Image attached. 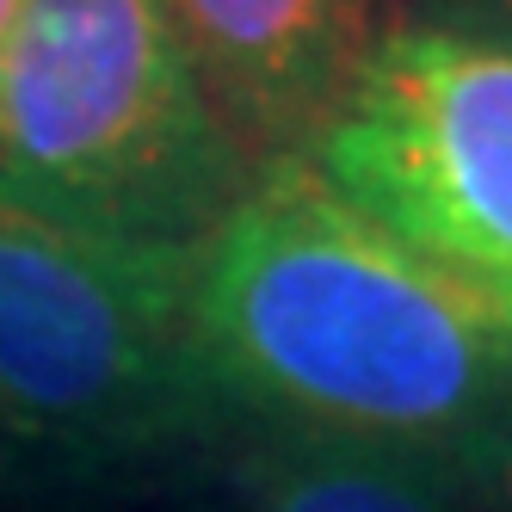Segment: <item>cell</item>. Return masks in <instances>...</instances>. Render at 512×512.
Listing matches in <instances>:
<instances>
[{
    "mask_svg": "<svg viewBox=\"0 0 512 512\" xmlns=\"http://www.w3.org/2000/svg\"><path fill=\"white\" fill-rule=\"evenodd\" d=\"M179 38L235 149L309 155L377 44V0H173Z\"/></svg>",
    "mask_w": 512,
    "mask_h": 512,
    "instance_id": "5b68a950",
    "label": "cell"
},
{
    "mask_svg": "<svg viewBox=\"0 0 512 512\" xmlns=\"http://www.w3.org/2000/svg\"><path fill=\"white\" fill-rule=\"evenodd\" d=\"M463 469H469V482H475V494H482L488 512H512V401H506V414L463 451Z\"/></svg>",
    "mask_w": 512,
    "mask_h": 512,
    "instance_id": "52a82bcc",
    "label": "cell"
},
{
    "mask_svg": "<svg viewBox=\"0 0 512 512\" xmlns=\"http://www.w3.org/2000/svg\"><path fill=\"white\" fill-rule=\"evenodd\" d=\"M13 19H19V0H0V62H7V38H13Z\"/></svg>",
    "mask_w": 512,
    "mask_h": 512,
    "instance_id": "30bf717a",
    "label": "cell"
},
{
    "mask_svg": "<svg viewBox=\"0 0 512 512\" xmlns=\"http://www.w3.org/2000/svg\"><path fill=\"white\" fill-rule=\"evenodd\" d=\"M408 19L451 25V31H475V38H494V44L512 50V0H414Z\"/></svg>",
    "mask_w": 512,
    "mask_h": 512,
    "instance_id": "ba28073f",
    "label": "cell"
},
{
    "mask_svg": "<svg viewBox=\"0 0 512 512\" xmlns=\"http://www.w3.org/2000/svg\"><path fill=\"white\" fill-rule=\"evenodd\" d=\"M198 346L241 426L469 451L512 401L482 284L395 241L309 155L253 167L192 253Z\"/></svg>",
    "mask_w": 512,
    "mask_h": 512,
    "instance_id": "6da1fadb",
    "label": "cell"
},
{
    "mask_svg": "<svg viewBox=\"0 0 512 512\" xmlns=\"http://www.w3.org/2000/svg\"><path fill=\"white\" fill-rule=\"evenodd\" d=\"M309 167L395 241L469 284L512 272V50L395 19L377 31Z\"/></svg>",
    "mask_w": 512,
    "mask_h": 512,
    "instance_id": "277c9868",
    "label": "cell"
},
{
    "mask_svg": "<svg viewBox=\"0 0 512 512\" xmlns=\"http://www.w3.org/2000/svg\"><path fill=\"white\" fill-rule=\"evenodd\" d=\"M488 290V303H494V321H500V334L512 340V272L506 278H494V284H482Z\"/></svg>",
    "mask_w": 512,
    "mask_h": 512,
    "instance_id": "9c48e42d",
    "label": "cell"
},
{
    "mask_svg": "<svg viewBox=\"0 0 512 512\" xmlns=\"http://www.w3.org/2000/svg\"><path fill=\"white\" fill-rule=\"evenodd\" d=\"M216 512H488L457 451L241 426L216 463Z\"/></svg>",
    "mask_w": 512,
    "mask_h": 512,
    "instance_id": "8992f818",
    "label": "cell"
},
{
    "mask_svg": "<svg viewBox=\"0 0 512 512\" xmlns=\"http://www.w3.org/2000/svg\"><path fill=\"white\" fill-rule=\"evenodd\" d=\"M247 179L173 0H19L0 62V204L198 253Z\"/></svg>",
    "mask_w": 512,
    "mask_h": 512,
    "instance_id": "3957f363",
    "label": "cell"
},
{
    "mask_svg": "<svg viewBox=\"0 0 512 512\" xmlns=\"http://www.w3.org/2000/svg\"><path fill=\"white\" fill-rule=\"evenodd\" d=\"M192 253L0 204V500H87L223 445Z\"/></svg>",
    "mask_w": 512,
    "mask_h": 512,
    "instance_id": "7a4b0ae2",
    "label": "cell"
}]
</instances>
